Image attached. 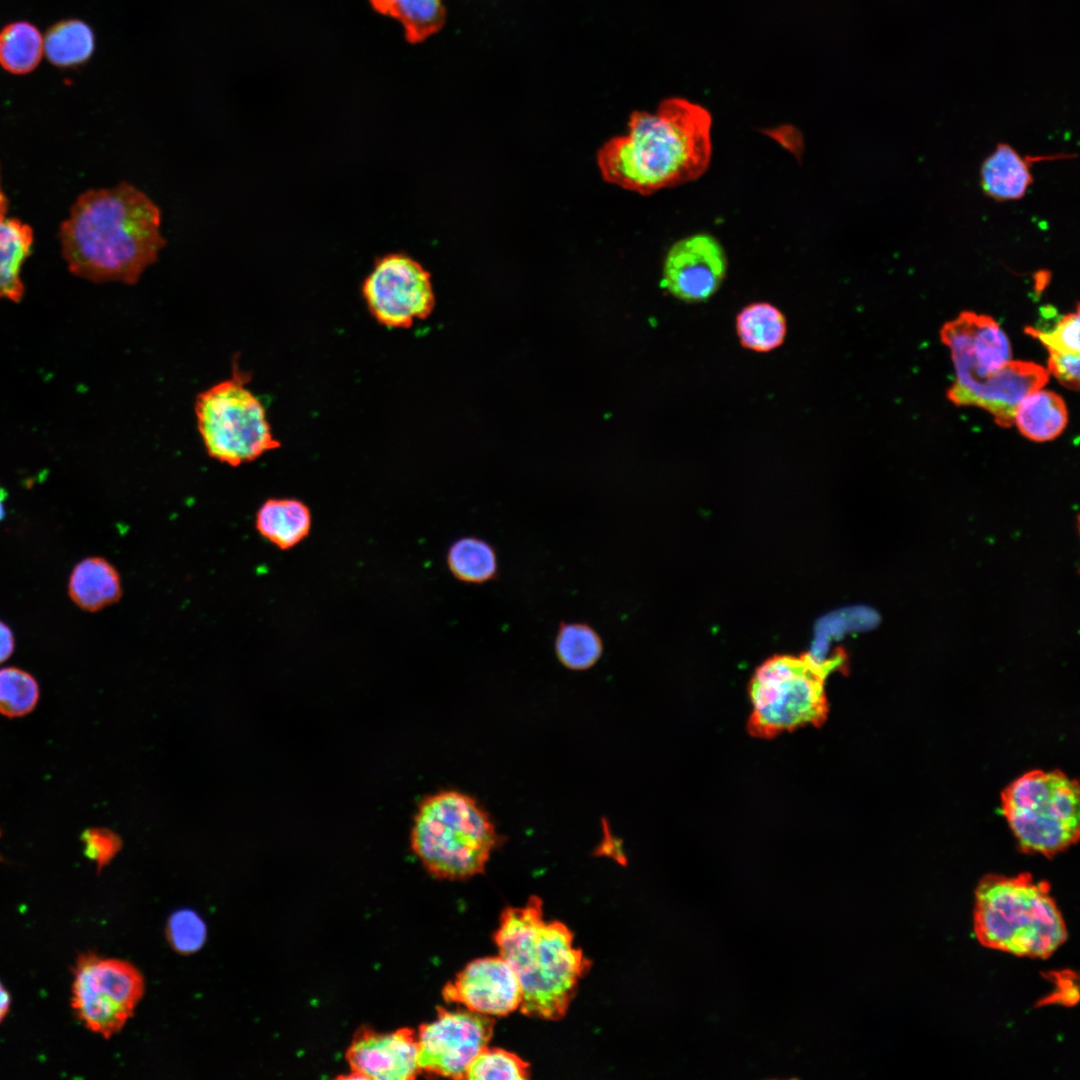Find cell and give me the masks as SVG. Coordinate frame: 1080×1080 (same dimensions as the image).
Listing matches in <instances>:
<instances>
[{
	"label": "cell",
	"instance_id": "cell-1",
	"mask_svg": "<svg viewBox=\"0 0 1080 1080\" xmlns=\"http://www.w3.org/2000/svg\"><path fill=\"white\" fill-rule=\"evenodd\" d=\"M160 227L159 207L122 182L81 194L59 239L71 273L95 283L134 285L166 245Z\"/></svg>",
	"mask_w": 1080,
	"mask_h": 1080
},
{
	"label": "cell",
	"instance_id": "cell-2",
	"mask_svg": "<svg viewBox=\"0 0 1080 1080\" xmlns=\"http://www.w3.org/2000/svg\"><path fill=\"white\" fill-rule=\"evenodd\" d=\"M712 116L702 105L669 97L654 113L633 111L625 135L597 152L604 181L648 196L702 176L712 156Z\"/></svg>",
	"mask_w": 1080,
	"mask_h": 1080
},
{
	"label": "cell",
	"instance_id": "cell-3",
	"mask_svg": "<svg viewBox=\"0 0 1080 1080\" xmlns=\"http://www.w3.org/2000/svg\"><path fill=\"white\" fill-rule=\"evenodd\" d=\"M494 941L520 983L521 1012L545 1020L565 1016L591 966L573 946L570 929L560 921L547 922L542 900L531 896L524 906L502 912Z\"/></svg>",
	"mask_w": 1080,
	"mask_h": 1080
},
{
	"label": "cell",
	"instance_id": "cell-4",
	"mask_svg": "<svg viewBox=\"0 0 1080 1080\" xmlns=\"http://www.w3.org/2000/svg\"><path fill=\"white\" fill-rule=\"evenodd\" d=\"M973 928L983 946L1019 957L1045 959L1067 939L1048 883L1027 873L990 874L978 883Z\"/></svg>",
	"mask_w": 1080,
	"mask_h": 1080
},
{
	"label": "cell",
	"instance_id": "cell-5",
	"mask_svg": "<svg viewBox=\"0 0 1080 1080\" xmlns=\"http://www.w3.org/2000/svg\"><path fill=\"white\" fill-rule=\"evenodd\" d=\"M499 842L489 814L468 794L444 790L418 805L411 849L437 878L466 879L484 872Z\"/></svg>",
	"mask_w": 1080,
	"mask_h": 1080
},
{
	"label": "cell",
	"instance_id": "cell-6",
	"mask_svg": "<svg viewBox=\"0 0 1080 1080\" xmlns=\"http://www.w3.org/2000/svg\"><path fill=\"white\" fill-rule=\"evenodd\" d=\"M844 665L841 651L830 658L810 652L768 658L755 670L748 688L750 735L770 739L807 725L822 726L829 713L825 682Z\"/></svg>",
	"mask_w": 1080,
	"mask_h": 1080
},
{
	"label": "cell",
	"instance_id": "cell-7",
	"mask_svg": "<svg viewBox=\"0 0 1080 1080\" xmlns=\"http://www.w3.org/2000/svg\"><path fill=\"white\" fill-rule=\"evenodd\" d=\"M1001 811L1025 853L1051 857L1078 841L1079 785L1059 770H1033L1015 779L1002 792Z\"/></svg>",
	"mask_w": 1080,
	"mask_h": 1080
},
{
	"label": "cell",
	"instance_id": "cell-8",
	"mask_svg": "<svg viewBox=\"0 0 1080 1080\" xmlns=\"http://www.w3.org/2000/svg\"><path fill=\"white\" fill-rule=\"evenodd\" d=\"M250 375L236 363L230 378L200 392L194 411L207 454L236 467L252 462L281 443L273 435L266 409L247 387Z\"/></svg>",
	"mask_w": 1080,
	"mask_h": 1080
},
{
	"label": "cell",
	"instance_id": "cell-9",
	"mask_svg": "<svg viewBox=\"0 0 1080 1080\" xmlns=\"http://www.w3.org/2000/svg\"><path fill=\"white\" fill-rule=\"evenodd\" d=\"M142 975L130 963L84 955L72 985V1008L92 1032L109 1038L127 1023L142 998Z\"/></svg>",
	"mask_w": 1080,
	"mask_h": 1080
},
{
	"label": "cell",
	"instance_id": "cell-10",
	"mask_svg": "<svg viewBox=\"0 0 1080 1080\" xmlns=\"http://www.w3.org/2000/svg\"><path fill=\"white\" fill-rule=\"evenodd\" d=\"M362 295L374 319L389 328H410L435 307L430 272L403 253L376 259L362 284Z\"/></svg>",
	"mask_w": 1080,
	"mask_h": 1080
},
{
	"label": "cell",
	"instance_id": "cell-11",
	"mask_svg": "<svg viewBox=\"0 0 1080 1080\" xmlns=\"http://www.w3.org/2000/svg\"><path fill=\"white\" fill-rule=\"evenodd\" d=\"M494 1020L468 1009L439 1008L434 1020L417 1033L418 1065L421 1072L461 1079L476 1056L488 1046Z\"/></svg>",
	"mask_w": 1080,
	"mask_h": 1080
},
{
	"label": "cell",
	"instance_id": "cell-12",
	"mask_svg": "<svg viewBox=\"0 0 1080 1080\" xmlns=\"http://www.w3.org/2000/svg\"><path fill=\"white\" fill-rule=\"evenodd\" d=\"M940 336L950 348L956 372L949 390H963L983 381L1012 358L1007 335L987 315L961 312L944 324Z\"/></svg>",
	"mask_w": 1080,
	"mask_h": 1080
},
{
	"label": "cell",
	"instance_id": "cell-13",
	"mask_svg": "<svg viewBox=\"0 0 1080 1080\" xmlns=\"http://www.w3.org/2000/svg\"><path fill=\"white\" fill-rule=\"evenodd\" d=\"M727 268V255L717 238L708 233L692 234L667 251L661 286L683 302H703L721 287Z\"/></svg>",
	"mask_w": 1080,
	"mask_h": 1080
},
{
	"label": "cell",
	"instance_id": "cell-14",
	"mask_svg": "<svg viewBox=\"0 0 1080 1080\" xmlns=\"http://www.w3.org/2000/svg\"><path fill=\"white\" fill-rule=\"evenodd\" d=\"M442 996L479 1014L506 1016L520 1007L522 989L509 964L495 956L468 963L444 986Z\"/></svg>",
	"mask_w": 1080,
	"mask_h": 1080
},
{
	"label": "cell",
	"instance_id": "cell-15",
	"mask_svg": "<svg viewBox=\"0 0 1080 1080\" xmlns=\"http://www.w3.org/2000/svg\"><path fill=\"white\" fill-rule=\"evenodd\" d=\"M346 1060L352 1078L408 1080L421 1073L417 1033L407 1027L384 1033L361 1028L346 1051Z\"/></svg>",
	"mask_w": 1080,
	"mask_h": 1080
},
{
	"label": "cell",
	"instance_id": "cell-16",
	"mask_svg": "<svg viewBox=\"0 0 1080 1080\" xmlns=\"http://www.w3.org/2000/svg\"><path fill=\"white\" fill-rule=\"evenodd\" d=\"M1049 380L1048 371L1028 361H1009L996 373L963 390H948L947 397L958 406L974 405L987 410L1001 427L1014 424L1015 410L1028 393L1041 389Z\"/></svg>",
	"mask_w": 1080,
	"mask_h": 1080
},
{
	"label": "cell",
	"instance_id": "cell-17",
	"mask_svg": "<svg viewBox=\"0 0 1080 1080\" xmlns=\"http://www.w3.org/2000/svg\"><path fill=\"white\" fill-rule=\"evenodd\" d=\"M121 577L107 559L90 556L79 561L68 581V594L82 610L97 612L118 602L122 596Z\"/></svg>",
	"mask_w": 1080,
	"mask_h": 1080
},
{
	"label": "cell",
	"instance_id": "cell-18",
	"mask_svg": "<svg viewBox=\"0 0 1080 1080\" xmlns=\"http://www.w3.org/2000/svg\"><path fill=\"white\" fill-rule=\"evenodd\" d=\"M258 533L280 550H289L305 540L312 528V513L297 498H269L255 517Z\"/></svg>",
	"mask_w": 1080,
	"mask_h": 1080
},
{
	"label": "cell",
	"instance_id": "cell-19",
	"mask_svg": "<svg viewBox=\"0 0 1080 1080\" xmlns=\"http://www.w3.org/2000/svg\"><path fill=\"white\" fill-rule=\"evenodd\" d=\"M1038 160L1024 158L1009 144L999 143L980 169L983 192L996 201L1021 199L1033 183L1031 163Z\"/></svg>",
	"mask_w": 1080,
	"mask_h": 1080
},
{
	"label": "cell",
	"instance_id": "cell-20",
	"mask_svg": "<svg viewBox=\"0 0 1080 1080\" xmlns=\"http://www.w3.org/2000/svg\"><path fill=\"white\" fill-rule=\"evenodd\" d=\"M7 213L8 199L0 178V298L19 301L24 291L20 272L31 253L33 231Z\"/></svg>",
	"mask_w": 1080,
	"mask_h": 1080
},
{
	"label": "cell",
	"instance_id": "cell-21",
	"mask_svg": "<svg viewBox=\"0 0 1080 1080\" xmlns=\"http://www.w3.org/2000/svg\"><path fill=\"white\" fill-rule=\"evenodd\" d=\"M1068 422L1064 400L1052 391L1037 389L1018 403L1014 423L1026 438L1045 442L1058 437Z\"/></svg>",
	"mask_w": 1080,
	"mask_h": 1080
},
{
	"label": "cell",
	"instance_id": "cell-22",
	"mask_svg": "<svg viewBox=\"0 0 1080 1080\" xmlns=\"http://www.w3.org/2000/svg\"><path fill=\"white\" fill-rule=\"evenodd\" d=\"M735 328L741 346L749 351L768 353L779 348L787 335V320L775 305L752 302L736 315Z\"/></svg>",
	"mask_w": 1080,
	"mask_h": 1080
},
{
	"label": "cell",
	"instance_id": "cell-23",
	"mask_svg": "<svg viewBox=\"0 0 1080 1080\" xmlns=\"http://www.w3.org/2000/svg\"><path fill=\"white\" fill-rule=\"evenodd\" d=\"M379 14L397 20L406 40L418 44L439 32L445 24L442 0H369Z\"/></svg>",
	"mask_w": 1080,
	"mask_h": 1080
},
{
	"label": "cell",
	"instance_id": "cell-24",
	"mask_svg": "<svg viewBox=\"0 0 1080 1080\" xmlns=\"http://www.w3.org/2000/svg\"><path fill=\"white\" fill-rule=\"evenodd\" d=\"M48 61L59 68H75L88 62L95 50V34L86 22L68 18L54 23L43 37Z\"/></svg>",
	"mask_w": 1080,
	"mask_h": 1080
},
{
	"label": "cell",
	"instance_id": "cell-25",
	"mask_svg": "<svg viewBox=\"0 0 1080 1080\" xmlns=\"http://www.w3.org/2000/svg\"><path fill=\"white\" fill-rule=\"evenodd\" d=\"M446 563L450 573L466 584H484L498 576L495 548L476 536L456 539L447 550Z\"/></svg>",
	"mask_w": 1080,
	"mask_h": 1080
},
{
	"label": "cell",
	"instance_id": "cell-26",
	"mask_svg": "<svg viewBox=\"0 0 1080 1080\" xmlns=\"http://www.w3.org/2000/svg\"><path fill=\"white\" fill-rule=\"evenodd\" d=\"M44 53L43 36L28 21H15L0 30V66L14 75L34 71Z\"/></svg>",
	"mask_w": 1080,
	"mask_h": 1080
},
{
	"label": "cell",
	"instance_id": "cell-27",
	"mask_svg": "<svg viewBox=\"0 0 1080 1080\" xmlns=\"http://www.w3.org/2000/svg\"><path fill=\"white\" fill-rule=\"evenodd\" d=\"M559 662L574 671L587 670L601 658L603 640L598 631L585 622H561L554 642Z\"/></svg>",
	"mask_w": 1080,
	"mask_h": 1080
},
{
	"label": "cell",
	"instance_id": "cell-28",
	"mask_svg": "<svg viewBox=\"0 0 1080 1080\" xmlns=\"http://www.w3.org/2000/svg\"><path fill=\"white\" fill-rule=\"evenodd\" d=\"M40 688L28 671L18 667L0 669V714L20 718L31 713L38 704Z\"/></svg>",
	"mask_w": 1080,
	"mask_h": 1080
},
{
	"label": "cell",
	"instance_id": "cell-29",
	"mask_svg": "<svg viewBox=\"0 0 1080 1080\" xmlns=\"http://www.w3.org/2000/svg\"><path fill=\"white\" fill-rule=\"evenodd\" d=\"M530 1077L529 1064L516 1054L500 1049H483L469 1065L465 1079H515Z\"/></svg>",
	"mask_w": 1080,
	"mask_h": 1080
},
{
	"label": "cell",
	"instance_id": "cell-30",
	"mask_svg": "<svg viewBox=\"0 0 1080 1080\" xmlns=\"http://www.w3.org/2000/svg\"><path fill=\"white\" fill-rule=\"evenodd\" d=\"M206 925L191 910H180L169 918L167 938L175 951L182 954L197 952L206 940Z\"/></svg>",
	"mask_w": 1080,
	"mask_h": 1080
},
{
	"label": "cell",
	"instance_id": "cell-31",
	"mask_svg": "<svg viewBox=\"0 0 1080 1080\" xmlns=\"http://www.w3.org/2000/svg\"><path fill=\"white\" fill-rule=\"evenodd\" d=\"M1025 332L1043 343L1047 350L1079 354V309L1062 317L1054 327L1043 331L1027 327Z\"/></svg>",
	"mask_w": 1080,
	"mask_h": 1080
},
{
	"label": "cell",
	"instance_id": "cell-32",
	"mask_svg": "<svg viewBox=\"0 0 1080 1080\" xmlns=\"http://www.w3.org/2000/svg\"><path fill=\"white\" fill-rule=\"evenodd\" d=\"M85 855L95 862L101 870L119 853L122 848L121 838L107 828H88L81 834Z\"/></svg>",
	"mask_w": 1080,
	"mask_h": 1080
},
{
	"label": "cell",
	"instance_id": "cell-33",
	"mask_svg": "<svg viewBox=\"0 0 1080 1080\" xmlns=\"http://www.w3.org/2000/svg\"><path fill=\"white\" fill-rule=\"evenodd\" d=\"M1048 373L1066 388L1077 391L1079 389V354L1064 353L1048 350Z\"/></svg>",
	"mask_w": 1080,
	"mask_h": 1080
},
{
	"label": "cell",
	"instance_id": "cell-34",
	"mask_svg": "<svg viewBox=\"0 0 1080 1080\" xmlns=\"http://www.w3.org/2000/svg\"><path fill=\"white\" fill-rule=\"evenodd\" d=\"M15 640L10 627L0 620V664L13 653Z\"/></svg>",
	"mask_w": 1080,
	"mask_h": 1080
},
{
	"label": "cell",
	"instance_id": "cell-35",
	"mask_svg": "<svg viewBox=\"0 0 1080 1080\" xmlns=\"http://www.w3.org/2000/svg\"><path fill=\"white\" fill-rule=\"evenodd\" d=\"M10 1007V996L7 990L0 982V1023L3 1021L8 1013Z\"/></svg>",
	"mask_w": 1080,
	"mask_h": 1080
},
{
	"label": "cell",
	"instance_id": "cell-36",
	"mask_svg": "<svg viewBox=\"0 0 1080 1080\" xmlns=\"http://www.w3.org/2000/svg\"><path fill=\"white\" fill-rule=\"evenodd\" d=\"M6 496H7V493L5 492V490L3 488L0 487V522L5 517L4 502H5Z\"/></svg>",
	"mask_w": 1080,
	"mask_h": 1080
},
{
	"label": "cell",
	"instance_id": "cell-37",
	"mask_svg": "<svg viewBox=\"0 0 1080 1080\" xmlns=\"http://www.w3.org/2000/svg\"><path fill=\"white\" fill-rule=\"evenodd\" d=\"M0 837H1V830H0Z\"/></svg>",
	"mask_w": 1080,
	"mask_h": 1080
}]
</instances>
